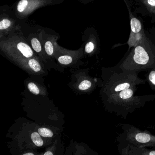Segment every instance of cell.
<instances>
[{"mask_svg": "<svg viewBox=\"0 0 155 155\" xmlns=\"http://www.w3.org/2000/svg\"><path fill=\"white\" fill-rule=\"evenodd\" d=\"M122 149L123 155H155V150H150L145 148V147H138L136 146L126 145Z\"/></svg>", "mask_w": 155, "mask_h": 155, "instance_id": "obj_5", "label": "cell"}, {"mask_svg": "<svg viewBox=\"0 0 155 155\" xmlns=\"http://www.w3.org/2000/svg\"><path fill=\"white\" fill-rule=\"evenodd\" d=\"M31 45L34 50L37 53H39L41 51V47L40 43L37 38H33L32 39Z\"/></svg>", "mask_w": 155, "mask_h": 155, "instance_id": "obj_14", "label": "cell"}, {"mask_svg": "<svg viewBox=\"0 0 155 155\" xmlns=\"http://www.w3.org/2000/svg\"><path fill=\"white\" fill-rule=\"evenodd\" d=\"M149 72L146 76V80L148 82L151 89L155 91V68L149 70Z\"/></svg>", "mask_w": 155, "mask_h": 155, "instance_id": "obj_7", "label": "cell"}, {"mask_svg": "<svg viewBox=\"0 0 155 155\" xmlns=\"http://www.w3.org/2000/svg\"><path fill=\"white\" fill-rule=\"evenodd\" d=\"M27 4H28V1L27 0H21L19 2L17 6V10L19 12H23L27 7Z\"/></svg>", "mask_w": 155, "mask_h": 155, "instance_id": "obj_17", "label": "cell"}, {"mask_svg": "<svg viewBox=\"0 0 155 155\" xmlns=\"http://www.w3.org/2000/svg\"><path fill=\"white\" fill-rule=\"evenodd\" d=\"M147 2L150 5L155 7V0H147Z\"/></svg>", "mask_w": 155, "mask_h": 155, "instance_id": "obj_20", "label": "cell"}, {"mask_svg": "<svg viewBox=\"0 0 155 155\" xmlns=\"http://www.w3.org/2000/svg\"><path fill=\"white\" fill-rule=\"evenodd\" d=\"M39 134L44 137H51L53 136V132L46 128H40L38 130Z\"/></svg>", "mask_w": 155, "mask_h": 155, "instance_id": "obj_11", "label": "cell"}, {"mask_svg": "<svg viewBox=\"0 0 155 155\" xmlns=\"http://www.w3.org/2000/svg\"><path fill=\"white\" fill-rule=\"evenodd\" d=\"M110 73L105 86L106 96L144 84L146 82V80L142 79L138 77V73L122 70L119 67L113 68Z\"/></svg>", "mask_w": 155, "mask_h": 155, "instance_id": "obj_2", "label": "cell"}, {"mask_svg": "<svg viewBox=\"0 0 155 155\" xmlns=\"http://www.w3.org/2000/svg\"><path fill=\"white\" fill-rule=\"evenodd\" d=\"M44 155H53V153H52L51 152H49V151H48V152H46V153H44Z\"/></svg>", "mask_w": 155, "mask_h": 155, "instance_id": "obj_21", "label": "cell"}, {"mask_svg": "<svg viewBox=\"0 0 155 155\" xmlns=\"http://www.w3.org/2000/svg\"><path fill=\"white\" fill-rule=\"evenodd\" d=\"M17 48L26 58H30L33 54L30 47L25 43H19L17 45Z\"/></svg>", "mask_w": 155, "mask_h": 155, "instance_id": "obj_6", "label": "cell"}, {"mask_svg": "<svg viewBox=\"0 0 155 155\" xmlns=\"http://www.w3.org/2000/svg\"><path fill=\"white\" fill-rule=\"evenodd\" d=\"M94 49V45L92 42L87 43L85 47V51L87 53H92Z\"/></svg>", "mask_w": 155, "mask_h": 155, "instance_id": "obj_19", "label": "cell"}, {"mask_svg": "<svg viewBox=\"0 0 155 155\" xmlns=\"http://www.w3.org/2000/svg\"><path fill=\"white\" fill-rule=\"evenodd\" d=\"M92 83L88 80H84L80 83L79 86V89L80 90H84L89 89L92 86Z\"/></svg>", "mask_w": 155, "mask_h": 155, "instance_id": "obj_15", "label": "cell"}, {"mask_svg": "<svg viewBox=\"0 0 155 155\" xmlns=\"http://www.w3.org/2000/svg\"><path fill=\"white\" fill-rule=\"evenodd\" d=\"M45 49L46 53L48 55H52L53 53L54 49L53 44L50 41H48L46 43Z\"/></svg>", "mask_w": 155, "mask_h": 155, "instance_id": "obj_16", "label": "cell"}, {"mask_svg": "<svg viewBox=\"0 0 155 155\" xmlns=\"http://www.w3.org/2000/svg\"><path fill=\"white\" fill-rule=\"evenodd\" d=\"M118 67L122 70L135 73L152 69L155 68V51L137 46Z\"/></svg>", "mask_w": 155, "mask_h": 155, "instance_id": "obj_3", "label": "cell"}, {"mask_svg": "<svg viewBox=\"0 0 155 155\" xmlns=\"http://www.w3.org/2000/svg\"><path fill=\"white\" fill-rule=\"evenodd\" d=\"M119 139L120 145H131L138 147H155V136L142 132L134 126L126 125Z\"/></svg>", "mask_w": 155, "mask_h": 155, "instance_id": "obj_4", "label": "cell"}, {"mask_svg": "<svg viewBox=\"0 0 155 155\" xmlns=\"http://www.w3.org/2000/svg\"><path fill=\"white\" fill-rule=\"evenodd\" d=\"M31 137L33 142L37 146L40 147L43 145V141L41 139V135L39 134V133L37 132L33 133L31 134Z\"/></svg>", "mask_w": 155, "mask_h": 155, "instance_id": "obj_9", "label": "cell"}, {"mask_svg": "<svg viewBox=\"0 0 155 155\" xmlns=\"http://www.w3.org/2000/svg\"><path fill=\"white\" fill-rule=\"evenodd\" d=\"M11 24V22L8 19H3L0 22V29L4 30L7 29L10 26Z\"/></svg>", "mask_w": 155, "mask_h": 155, "instance_id": "obj_18", "label": "cell"}, {"mask_svg": "<svg viewBox=\"0 0 155 155\" xmlns=\"http://www.w3.org/2000/svg\"><path fill=\"white\" fill-rule=\"evenodd\" d=\"M73 58L69 56H61L58 58V61L61 64L68 65L72 63Z\"/></svg>", "mask_w": 155, "mask_h": 155, "instance_id": "obj_12", "label": "cell"}, {"mask_svg": "<svg viewBox=\"0 0 155 155\" xmlns=\"http://www.w3.org/2000/svg\"><path fill=\"white\" fill-rule=\"evenodd\" d=\"M28 89L31 92L33 93V94L35 95H38L40 93V90L38 88V86L33 82H30L28 83L27 85Z\"/></svg>", "mask_w": 155, "mask_h": 155, "instance_id": "obj_13", "label": "cell"}, {"mask_svg": "<svg viewBox=\"0 0 155 155\" xmlns=\"http://www.w3.org/2000/svg\"><path fill=\"white\" fill-rule=\"evenodd\" d=\"M23 155H34L33 153H25V154H24Z\"/></svg>", "mask_w": 155, "mask_h": 155, "instance_id": "obj_22", "label": "cell"}, {"mask_svg": "<svg viewBox=\"0 0 155 155\" xmlns=\"http://www.w3.org/2000/svg\"><path fill=\"white\" fill-rule=\"evenodd\" d=\"M131 30L133 33H138L142 29L140 21L135 18H132L131 21Z\"/></svg>", "mask_w": 155, "mask_h": 155, "instance_id": "obj_8", "label": "cell"}, {"mask_svg": "<svg viewBox=\"0 0 155 155\" xmlns=\"http://www.w3.org/2000/svg\"><path fill=\"white\" fill-rule=\"evenodd\" d=\"M28 64L29 67L31 69V70L33 71L34 72L38 73L41 71V66L38 61L36 60L33 59L29 60Z\"/></svg>", "mask_w": 155, "mask_h": 155, "instance_id": "obj_10", "label": "cell"}, {"mask_svg": "<svg viewBox=\"0 0 155 155\" xmlns=\"http://www.w3.org/2000/svg\"><path fill=\"white\" fill-rule=\"evenodd\" d=\"M137 87L123 90L106 96L107 108L113 114L126 119L129 114L144 107L147 102L155 100V95L135 96Z\"/></svg>", "mask_w": 155, "mask_h": 155, "instance_id": "obj_1", "label": "cell"}]
</instances>
